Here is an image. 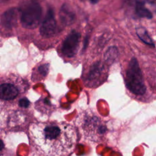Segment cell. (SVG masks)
<instances>
[{"label":"cell","mask_w":156,"mask_h":156,"mask_svg":"<svg viewBox=\"0 0 156 156\" xmlns=\"http://www.w3.org/2000/svg\"><path fill=\"white\" fill-rule=\"evenodd\" d=\"M29 130L34 146L40 154L68 155L75 147L76 130L71 125L66 122L34 123L30 126Z\"/></svg>","instance_id":"cell-1"},{"label":"cell","mask_w":156,"mask_h":156,"mask_svg":"<svg viewBox=\"0 0 156 156\" xmlns=\"http://www.w3.org/2000/svg\"><path fill=\"white\" fill-rule=\"evenodd\" d=\"M80 121L82 132L87 140L98 141L106 132L105 125L96 115L87 113L82 115Z\"/></svg>","instance_id":"cell-2"},{"label":"cell","mask_w":156,"mask_h":156,"mask_svg":"<svg viewBox=\"0 0 156 156\" xmlns=\"http://www.w3.org/2000/svg\"><path fill=\"white\" fill-rule=\"evenodd\" d=\"M126 84L127 88L136 95H143L146 91L141 70L136 58L129 63L126 73Z\"/></svg>","instance_id":"cell-3"},{"label":"cell","mask_w":156,"mask_h":156,"mask_svg":"<svg viewBox=\"0 0 156 156\" xmlns=\"http://www.w3.org/2000/svg\"><path fill=\"white\" fill-rule=\"evenodd\" d=\"M42 10L38 2L32 0L27 2L21 10L20 21L22 26L27 29L36 28L41 18Z\"/></svg>","instance_id":"cell-4"},{"label":"cell","mask_w":156,"mask_h":156,"mask_svg":"<svg viewBox=\"0 0 156 156\" xmlns=\"http://www.w3.org/2000/svg\"><path fill=\"white\" fill-rule=\"evenodd\" d=\"M80 35L76 30H72L63 41L62 51L64 55L72 57L78 51Z\"/></svg>","instance_id":"cell-5"},{"label":"cell","mask_w":156,"mask_h":156,"mask_svg":"<svg viewBox=\"0 0 156 156\" xmlns=\"http://www.w3.org/2000/svg\"><path fill=\"white\" fill-rule=\"evenodd\" d=\"M56 21L53 10L48 9L44 19L40 27V34L45 38H50L54 35L56 32Z\"/></svg>","instance_id":"cell-6"},{"label":"cell","mask_w":156,"mask_h":156,"mask_svg":"<svg viewBox=\"0 0 156 156\" xmlns=\"http://www.w3.org/2000/svg\"><path fill=\"white\" fill-rule=\"evenodd\" d=\"M105 66L100 62L92 65L89 70L87 78V81L88 82L89 86H96L98 82H100L102 77H104V73H105Z\"/></svg>","instance_id":"cell-7"},{"label":"cell","mask_w":156,"mask_h":156,"mask_svg":"<svg viewBox=\"0 0 156 156\" xmlns=\"http://www.w3.org/2000/svg\"><path fill=\"white\" fill-rule=\"evenodd\" d=\"M21 10L11 8L4 12L1 16V24L7 29H11L17 24Z\"/></svg>","instance_id":"cell-8"},{"label":"cell","mask_w":156,"mask_h":156,"mask_svg":"<svg viewBox=\"0 0 156 156\" xmlns=\"http://www.w3.org/2000/svg\"><path fill=\"white\" fill-rule=\"evenodd\" d=\"M20 90L12 82H2L1 84L0 96L4 101L13 100L18 95Z\"/></svg>","instance_id":"cell-9"},{"label":"cell","mask_w":156,"mask_h":156,"mask_svg":"<svg viewBox=\"0 0 156 156\" xmlns=\"http://www.w3.org/2000/svg\"><path fill=\"white\" fill-rule=\"evenodd\" d=\"M59 16L62 23L65 25H69L73 23L75 18V15L73 10L66 4H63L61 7Z\"/></svg>","instance_id":"cell-10"},{"label":"cell","mask_w":156,"mask_h":156,"mask_svg":"<svg viewBox=\"0 0 156 156\" xmlns=\"http://www.w3.org/2000/svg\"><path fill=\"white\" fill-rule=\"evenodd\" d=\"M135 10L136 15L141 18H146L151 19L152 18V14L151 12L144 6V4L140 1L135 2Z\"/></svg>","instance_id":"cell-11"},{"label":"cell","mask_w":156,"mask_h":156,"mask_svg":"<svg viewBox=\"0 0 156 156\" xmlns=\"http://www.w3.org/2000/svg\"><path fill=\"white\" fill-rule=\"evenodd\" d=\"M136 32L138 37L144 43L154 47V43L151 37L149 36L146 29L143 27H138L136 28Z\"/></svg>","instance_id":"cell-12"},{"label":"cell","mask_w":156,"mask_h":156,"mask_svg":"<svg viewBox=\"0 0 156 156\" xmlns=\"http://www.w3.org/2000/svg\"><path fill=\"white\" fill-rule=\"evenodd\" d=\"M48 71V64L41 65L37 68L35 74H33L32 78L34 77L35 80H41L46 76Z\"/></svg>","instance_id":"cell-13"},{"label":"cell","mask_w":156,"mask_h":156,"mask_svg":"<svg viewBox=\"0 0 156 156\" xmlns=\"http://www.w3.org/2000/svg\"><path fill=\"white\" fill-rule=\"evenodd\" d=\"M29 104H30L29 101L26 98H22L19 101V105L21 107L26 108L29 105Z\"/></svg>","instance_id":"cell-14"},{"label":"cell","mask_w":156,"mask_h":156,"mask_svg":"<svg viewBox=\"0 0 156 156\" xmlns=\"http://www.w3.org/2000/svg\"><path fill=\"white\" fill-rule=\"evenodd\" d=\"M149 3L155 4L156 3V0H146Z\"/></svg>","instance_id":"cell-15"},{"label":"cell","mask_w":156,"mask_h":156,"mask_svg":"<svg viewBox=\"0 0 156 156\" xmlns=\"http://www.w3.org/2000/svg\"><path fill=\"white\" fill-rule=\"evenodd\" d=\"M90 1H91V2L92 4H94L98 3V2L99 1V0H90Z\"/></svg>","instance_id":"cell-16"},{"label":"cell","mask_w":156,"mask_h":156,"mask_svg":"<svg viewBox=\"0 0 156 156\" xmlns=\"http://www.w3.org/2000/svg\"><path fill=\"white\" fill-rule=\"evenodd\" d=\"M1 2H5V1H9V0H1Z\"/></svg>","instance_id":"cell-17"},{"label":"cell","mask_w":156,"mask_h":156,"mask_svg":"<svg viewBox=\"0 0 156 156\" xmlns=\"http://www.w3.org/2000/svg\"><path fill=\"white\" fill-rule=\"evenodd\" d=\"M34 1H37V2H40V1H43V0H34Z\"/></svg>","instance_id":"cell-18"},{"label":"cell","mask_w":156,"mask_h":156,"mask_svg":"<svg viewBox=\"0 0 156 156\" xmlns=\"http://www.w3.org/2000/svg\"><path fill=\"white\" fill-rule=\"evenodd\" d=\"M80 1H85V0H80Z\"/></svg>","instance_id":"cell-19"}]
</instances>
